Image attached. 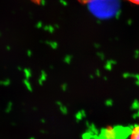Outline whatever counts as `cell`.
<instances>
[{"label": "cell", "instance_id": "obj_1", "mask_svg": "<svg viewBox=\"0 0 139 139\" xmlns=\"http://www.w3.org/2000/svg\"><path fill=\"white\" fill-rule=\"evenodd\" d=\"M131 127L109 125L104 127L93 139H127Z\"/></svg>", "mask_w": 139, "mask_h": 139}, {"label": "cell", "instance_id": "obj_2", "mask_svg": "<svg viewBox=\"0 0 139 139\" xmlns=\"http://www.w3.org/2000/svg\"><path fill=\"white\" fill-rule=\"evenodd\" d=\"M127 139H139V124L131 127Z\"/></svg>", "mask_w": 139, "mask_h": 139}, {"label": "cell", "instance_id": "obj_3", "mask_svg": "<svg viewBox=\"0 0 139 139\" xmlns=\"http://www.w3.org/2000/svg\"><path fill=\"white\" fill-rule=\"evenodd\" d=\"M11 79H9V78H7V79L0 81V85L4 86H9V85H11Z\"/></svg>", "mask_w": 139, "mask_h": 139}, {"label": "cell", "instance_id": "obj_4", "mask_svg": "<svg viewBox=\"0 0 139 139\" xmlns=\"http://www.w3.org/2000/svg\"><path fill=\"white\" fill-rule=\"evenodd\" d=\"M13 108V103L12 101H9L8 104H7V108H5V112L7 114L11 112Z\"/></svg>", "mask_w": 139, "mask_h": 139}, {"label": "cell", "instance_id": "obj_5", "mask_svg": "<svg viewBox=\"0 0 139 139\" xmlns=\"http://www.w3.org/2000/svg\"><path fill=\"white\" fill-rule=\"evenodd\" d=\"M23 71H24V75H25V77L26 79H28L29 78L31 77V70L28 69H24L23 70Z\"/></svg>", "mask_w": 139, "mask_h": 139}, {"label": "cell", "instance_id": "obj_6", "mask_svg": "<svg viewBox=\"0 0 139 139\" xmlns=\"http://www.w3.org/2000/svg\"><path fill=\"white\" fill-rule=\"evenodd\" d=\"M23 83H24V85H25L26 88H27V89H28L29 91H32V88L31 86V85H30L29 81L27 80V79H24V80H23Z\"/></svg>", "mask_w": 139, "mask_h": 139}, {"label": "cell", "instance_id": "obj_7", "mask_svg": "<svg viewBox=\"0 0 139 139\" xmlns=\"http://www.w3.org/2000/svg\"><path fill=\"white\" fill-rule=\"evenodd\" d=\"M78 1H79V2L81 3V4H88V3L90 2L91 1H93V0H78Z\"/></svg>", "mask_w": 139, "mask_h": 139}, {"label": "cell", "instance_id": "obj_8", "mask_svg": "<svg viewBox=\"0 0 139 139\" xmlns=\"http://www.w3.org/2000/svg\"><path fill=\"white\" fill-rule=\"evenodd\" d=\"M128 1L133 4L139 5V0H128Z\"/></svg>", "mask_w": 139, "mask_h": 139}, {"label": "cell", "instance_id": "obj_9", "mask_svg": "<svg viewBox=\"0 0 139 139\" xmlns=\"http://www.w3.org/2000/svg\"><path fill=\"white\" fill-rule=\"evenodd\" d=\"M32 1H33V2H34L35 3H36V4H40L41 0H32Z\"/></svg>", "mask_w": 139, "mask_h": 139}, {"label": "cell", "instance_id": "obj_10", "mask_svg": "<svg viewBox=\"0 0 139 139\" xmlns=\"http://www.w3.org/2000/svg\"><path fill=\"white\" fill-rule=\"evenodd\" d=\"M17 69H18V70H19V71H22L23 70L22 68H21V67H20V66L17 67Z\"/></svg>", "mask_w": 139, "mask_h": 139}]
</instances>
